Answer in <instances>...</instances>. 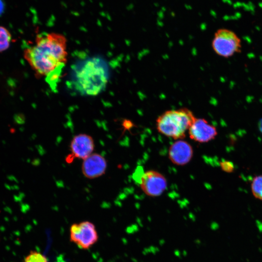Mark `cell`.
<instances>
[{
  "instance_id": "10",
  "label": "cell",
  "mask_w": 262,
  "mask_h": 262,
  "mask_svg": "<svg viewBox=\"0 0 262 262\" xmlns=\"http://www.w3.org/2000/svg\"><path fill=\"white\" fill-rule=\"evenodd\" d=\"M83 160L82 171L87 178H97L105 173L107 166V162L100 154L92 153Z\"/></svg>"
},
{
  "instance_id": "9",
  "label": "cell",
  "mask_w": 262,
  "mask_h": 262,
  "mask_svg": "<svg viewBox=\"0 0 262 262\" xmlns=\"http://www.w3.org/2000/svg\"><path fill=\"white\" fill-rule=\"evenodd\" d=\"M193 156L191 145L182 139L177 140L169 147L168 158L176 165L182 166L187 164Z\"/></svg>"
},
{
  "instance_id": "13",
  "label": "cell",
  "mask_w": 262,
  "mask_h": 262,
  "mask_svg": "<svg viewBox=\"0 0 262 262\" xmlns=\"http://www.w3.org/2000/svg\"><path fill=\"white\" fill-rule=\"evenodd\" d=\"M22 262H49L47 258L43 254L36 251H32L25 258Z\"/></svg>"
},
{
  "instance_id": "2",
  "label": "cell",
  "mask_w": 262,
  "mask_h": 262,
  "mask_svg": "<svg viewBox=\"0 0 262 262\" xmlns=\"http://www.w3.org/2000/svg\"><path fill=\"white\" fill-rule=\"evenodd\" d=\"M107 65L98 57H90L73 66L70 79L72 87L81 95L96 96L106 87Z\"/></svg>"
},
{
  "instance_id": "4",
  "label": "cell",
  "mask_w": 262,
  "mask_h": 262,
  "mask_svg": "<svg viewBox=\"0 0 262 262\" xmlns=\"http://www.w3.org/2000/svg\"><path fill=\"white\" fill-rule=\"evenodd\" d=\"M214 51L218 55L229 58L241 52V41L233 31L227 29H218L214 33L212 43Z\"/></svg>"
},
{
  "instance_id": "15",
  "label": "cell",
  "mask_w": 262,
  "mask_h": 262,
  "mask_svg": "<svg viewBox=\"0 0 262 262\" xmlns=\"http://www.w3.org/2000/svg\"><path fill=\"white\" fill-rule=\"evenodd\" d=\"M158 251V248L156 247H154V246H150L149 247H148V248H147L145 249V250H144L143 253L146 254H147V253H150V252H151V253H155L156 252H157Z\"/></svg>"
},
{
  "instance_id": "5",
  "label": "cell",
  "mask_w": 262,
  "mask_h": 262,
  "mask_svg": "<svg viewBox=\"0 0 262 262\" xmlns=\"http://www.w3.org/2000/svg\"><path fill=\"white\" fill-rule=\"evenodd\" d=\"M70 241L82 249H88L98 241L95 225L88 221L73 224L69 229Z\"/></svg>"
},
{
  "instance_id": "12",
  "label": "cell",
  "mask_w": 262,
  "mask_h": 262,
  "mask_svg": "<svg viewBox=\"0 0 262 262\" xmlns=\"http://www.w3.org/2000/svg\"><path fill=\"white\" fill-rule=\"evenodd\" d=\"M251 190L256 199L262 200V175L255 176L251 183Z\"/></svg>"
},
{
  "instance_id": "14",
  "label": "cell",
  "mask_w": 262,
  "mask_h": 262,
  "mask_svg": "<svg viewBox=\"0 0 262 262\" xmlns=\"http://www.w3.org/2000/svg\"><path fill=\"white\" fill-rule=\"evenodd\" d=\"M220 166L222 171L226 173H231L234 171L235 165L234 164L227 160H223L220 162Z\"/></svg>"
},
{
  "instance_id": "3",
  "label": "cell",
  "mask_w": 262,
  "mask_h": 262,
  "mask_svg": "<svg viewBox=\"0 0 262 262\" xmlns=\"http://www.w3.org/2000/svg\"><path fill=\"white\" fill-rule=\"evenodd\" d=\"M196 118L193 112L186 108L167 110L157 118V130L175 140L183 139Z\"/></svg>"
},
{
  "instance_id": "16",
  "label": "cell",
  "mask_w": 262,
  "mask_h": 262,
  "mask_svg": "<svg viewBox=\"0 0 262 262\" xmlns=\"http://www.w3.org/2000/svg\"><path fill=\"white\" fill-rule=\"evenodd\" d=\"M258 128L260 132L262 134V118L261 119L258 123Z\"/></svg>"
},
{
  "instance_id": "6",
  "label": "cell",
  "mask_w": 262,
  "mask_h": 262,
  "mask_svg": "<svg viewBox=\"0 0 262 262\" xmlns=\"http://www.w3.org/2000/svg\"><path fill=\"white\" fill-rule=\"evenodd\" d=\"M140 185L146 195L156 197L164 192L167 182L166 178L161 173L155 170H148L142 175Z\"/></svg>"
},
{
  "instance_id": "1",
  "label": "cell",
  "mask_w": 262,
  "mask_h": 262,
  "mask_svg": "<svg viewBox=\"0 0 262 262\" xmlns=\"http://www.w3.org/2000/svg\"><path fill=\"white\" fill-rule=\"evenodd\" d=\"M23 56L35 76L44 77L55 90L67 62V40L59 33L38 34L34 45L24 49Z\"/></svg>"
},
{
  "instance_id": "7",
  "label": "cell",
  "mask_w": 262,
  "mask_h": 262,
  "mask_svg": "<svg viewBox=\"0 0 262 262\" xmlns=\"http://www.w3.org/2000/svg\"><path fill=\"white\" fill-rule=\"evenodd\" d=\"M95 147L93 138L86 134L75 135L70 145L71 154L66 157V161L71 163L75 158L84 159L92 153Z\"/></svg>"
},
{
  "instance_id": "11",
  "label": "cell",
  "mask_w": 262,
  "mask_h": 262,
  "mask_svg": "<svg viewBox=\"0 0 262 262\" xmlns=\"http://www.w3.org/2000/svg\"><path fill=\"white\" fill-rule=\"evenodd\" d=\"M12 40L9 31L3 26H0V52L8 49Z\"/></svg>"
},
{
  "instance_id": "8",
  "label": "cell",
  "mask_w": 262,
  "mask_h": 262,
  "mask_svg": "<svg viewBox=\"0 0 262 262\" xmlns=\"http://www.w3.org/2000/svg\"><path fill=\"white\" fill-rule=\"evenodd\" d=\"M190 138L200 143L211 141L218 134L216 128L206 119L196 118L188 130Z\"/></svg>"
}]
</instances>
